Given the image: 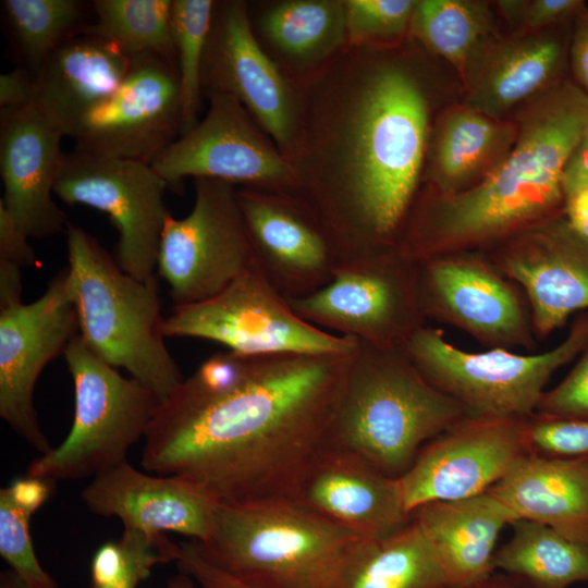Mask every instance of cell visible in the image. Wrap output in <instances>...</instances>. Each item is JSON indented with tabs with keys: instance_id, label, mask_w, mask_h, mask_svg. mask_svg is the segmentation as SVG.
<instances>
[{
	"instance_id": "6da1fadb",
	"label": "cell",
	"mask_w": 588,
	"mask_h": 588,
	"mask_svg": "<svg viewBox=\"0 0 588 588\" xmlns=\"http://www.w3.org/2000/svg\"><path fill=\"white\" fill-rule=\"evenodd\" d=\"M346 45L296 84L301 113L287 158L295 193L341 261L399 247L417 197L428 101L405 64Z\"/></svg>"
},
{
	"instance_id": "74e56055",
	"label": "cell",
	"mask_w": 588,
	"mask_h": 588,
	"mask_svg": "<svg viewBox=\"0 0 588 588\" xmlns=\"http://www.w3.org/2000/svg\"><path fill=\"white\" fill-rule=\"evenodd\" d=\"M119 541L126 556L124 571L114 580L90 585V588H137L157 564L175 562L180 553V544L169 540L164 534L148 535L124 527Z\"/></svg>"
},
{
	"instance_id": "5b68a950",
	"label": "cell",
	"mask_w": 588,
	"mask_h": 588,
	"mask_svg": "<svg viewBox=\"0 0 588 588\" xmlns=\"http://www.w3.org/2000/svg\"><path fill=\"white\" fill-rule=\"evenodd\" d=\"M78 333L109 365L124 368L162 403L184 380L164 343L157 277L126 273L82 228L65 229Z\"/></svg>"
},
{
	"instance_id": "db71d44e",
	"label": "cell",
	"mask_w": 588,
	"mask_h": 588,
	"mask_svg": "<svg viewBox=\"0 0 588 588\" xmlns=\"http://www.w3.org/2000/svg\"><path fill=\"white\" fill-rule=\"evenodd\" d=\"M583 467L588 471V456L577 457Z\"/></svg>"
},
{
	"instance_id": "7c38bea8",
	"label": "cell",
	"mask_w": 588,
	"mask_h": 588,
	"mask_svg": "<svg viewBox=\"0 0 588 588\" xmlns=\"http://www.w3.org/2000/svg\"><path fill=\"white\" fill-rule=\"evenodd\" d=\"M164 180L150 164L65 154L54 195L68 205L105 212L119 233L115 261L138 280L156 277L167 218Z\"/></svg>"
},
{
	"instance_id": "1f68e13d",
	"label": "cell",
	"mask_w": 588,
	"mask_h": 588,
	"mask_svg": "<svg viewBox=\"0 0 588 588\" xmlns=\"http://www.w3.org/2000/svg\"><path fill=\"white\" fill-rule=\"evenodd\" d=\"M411 29L428 49L446 59L468 77L486 52L491 15L480 2L417 1Z\"/></svg>"
},
{
	"instance_id": "816d5d0a",
	"label": "cell",
	"mask_w": 588,
	"mask_h": 588,
	"mask_svg": "<svg viewBox=\"0 0 588 588\" xmlns=\"http://www.w3.org/2000/svg\"><path fill=\"white\" fill-rule=\"evenodd\" d=\"M0 588H29L14 572H2Z\"/></svg>"
},
{
	"instance_id": "d590c367",
	"label": "cell",
	"mask_w": 588,
	"mask_h": 588,
	"mask_svg": "<svg viewBox=\"0 0 588 588\" xmlns=\"http://www.w3.org/2000/svg\"><path fill=\"white\" fill-rule=\"evenodd\" d=\"M417 1L346 0L347 44L379 46L399 39L411 26Z\"/></svg>"
},
{
	"instance_id": "e0dca14e",
	"label": "cell",
	"mask_w": 588,
	"mask_h": 588,
	"mask_svg": "<svg viewBox=\"0 0 588 588\" xmlns=\"http://www.w3.org/2000/svg\"><path fill=\"white\" fill-rule=\"evenodd\" d=\"M233 95L287 159L301 113L299 90L257 39L244 1L216 4L203 91Z\"/></svg>"
},
{
	"instance_id": "44dd1931",
	"label": "cell",
	"mask_w": 588,
	"mask_h": 588,
	"mask_svg": "<svg viewBox=\"0 0 588 588\" xmlns=\"http://www.w3.org/2000/svg\"><path fill=\"white\" fill-rule=\"evenodd\" d=\"M82 499L91 513L119 517L126 528L148 535L176 532L199 543L210 539L220 505L189 480L148 475L127 461L93 477Z\"/></svg>"
},
{
	"instance_id": "d4e9b609",
	"label": "cell",
	"mask_w": 588,
	"mask_h": 588,
	"mask_svg": "<svg viewBox=\"0 0 588 588\" xmlns=\"http://www.w3.org/2000/svg\"><path fill=\"white\" fill-rule=\"evenodd\" d=\"M431 546L450 588H463L495 572L501 531L517 517L490 492L424 504L411 514Z\"/></svg>"
},
{
	"instance_id": "52a82bcc",
	"label": "cell",
	"mask_w": 588,
	"mask_h": 588,
	"mask_svg": "<svg viewBox=\"0 0 588 588\" xmlns=\"http://www.w3.org/2000/svg\"><path fill=\"white\" fill-rule=\"evenodd\" d=\"M587 344L585 313L559 344L540 353L465 351L448 341L443 330L428 324L411 336L403 351L424 378L458 403L468 416L529 418L554 372Z\"/></svg>"
},
{
	"instance_id": "277c9868",
	"label": "cell",
	"mask_w": 588,
	"mask_h": 588,
	"mask_svg": "<svg viewBox=\"0 0 588 588\" xmlns=\"http://www.w3.org/2000/svg\"><path fill=\"white\" fill-rule=\"evenodd\" d=\"M357 342L327 446L399 479L429 441L468 415L424 378L403 348Z\"/></svg>"
},
{
	"instance_id": "cb8c5ba5",
	"label": "cell",
	"mask_w": 588,
	"mask_h": 588,
	"mask_svg": "<svg viewBox=\"0 0 588 588\" xmlns=\"http://www.w3.org/2000/svg\"><path fill=\"white\" fill-rule=\"evenodd\" d=\"M131 62L115 44L83 30L57 48L34 74L32 108L74 139L85 120L119 89Z\"/></svg>"
},
{
	"instance_id": "ba28073f",
	"label": "cell",
	"mask_w": 588,
	"mask_h": 588,
	"mask_svg": "<svg viewBox=\"0 0 588 588\" xmlns=\"http://www.w3.org/2000/svg\"><path fill=\"white\" fill-rule=\"evenodd\" d=\"M64 357L74 384L72 427L59 446L30 462L26 474L52 481L95 477L126 462L160 404L142 382L94 353L79 333Z\"/></svg>"
},
{
	"instance_id": "f35d334b",
	"label": "cell",
	"mask_w": 588,
	"mask_h": 588,
	"mask_svg": "<svg viewBox=\"0 0 588 588\" xmlns=\"http://www.w3.org/2000/svg\"><path fill=\"white\" fill-rule=\"evenodd\" d=\"M530 453L564 458L588 456V419L529 417Z\"/></svg>"
},
{
	"instance_id": "4316f807",
	"label": "cell",
	"mask_w": 588,
	"mask_h": 588,
	"mask_svg": "<svg viewBox=\"0 0 588 588\" xmlns=\"http://www.w3.org/2000/svg\"><path fill=\"white\" fill-rule=\"evenodd\" d=\"M562 60L560 41L548 35L497 45L468 76L465 106L502 120L511 108L551 87Z\"/></svg>"
},
{
	"instance_id": "3957f363",
	"label": "cell",
	"mask_w": 588,
	"mask_h": 588,
	"mask_svg": "<svg viewBox=\"0 0 588 588\" xmlns=\"http://www.w3.org/2000/svg\"><path fill=\"white\" fill-rule=\"evenodd\" d=\"M588 132V93L554 83L523 111L511 150L480 182L451 196H417L401 246L414 261L486 254L563 215V175Z\"/></svg>"
},
{
	"instance_id": "7bdbcfd3",
	"label": "cell",
	"mask_w": 588,
	"mask_h": 588,
	"mask_svg": "<svg viewBox=\"0 0 588 588\" xmlns=\"http://www.w3.org/2000/svg\"><path fill=\"white\" fill-rule=\"evenodd\" d=\"M580 0H535L523 2L522 20L527 29H540L584 11Z\"/></svg>"
},
{
	"instance_id": "ffe728a7",
	"label": "cell",
	"mask_w": 588,
	"mask_h": 588,
	"mask_svg": "<svg viewBox=\"0 0 588 588\" xmlns=\"http://www.w3.org/2000/svg\"><path fill=\"white\" fill-rule=\"evenodd\" d=\"M483 255L522 289L538 341L588 310V242L563 215Z\"/></svg>"
},
{
	"instance_id": "30bf717a",
	"label": "cell",
	"mask_w": 588,
	"mask_h": 588,
	"mask_svg": "<svg viewBox=\"0 0 588 588\" xmlns=\"http://www.w3.org/2000/svg\"><path fill=\"white\" fill-rule=\"evenodd\" d=\"M287 301L305 321L381 348H403L427 324L418 264L399 247L341 261L324 286Z\"/></svg>"
},
{
	"instance_id": "836d02e7",
	"label": "cell",
	"mask_w": 588,
	"mask_h": 588,
	"mask_svg": "<svg viewBox=\"0 0 588 588\" xmlns=\"http://www.w3.org/2000/svg\"><path fill=\"white\" fill-rule=\"evenodd\" d=\"M95 22L85 32L134 57L154 53L175 65L171 34L172 0H95Z\"/></svg>"
},
{
	"instance_id": "ab89813d",
	"label": "cell",
	"mask_w": 588,
	"mask_h": 588,
	"mask_svg": "<svg viewBox=\"0 0 588 588\" xmlns=\"http://www.w3.org/2000/svg\"><path fill=\"white\" fill-rule=\"evenodd\" d=\"M535 415L549 419H588V344L567 376L543 393Z\"/></svg>"
},
{
	"instance_id": "9c48e42d",
	"label": "cell",
	"mask_w": 588,
	"mask_h": 588,
	"mask_svg": "<svg viewBox=\"0 0 588 588\" xmlns=\"http://www.w3.org/2000/svg\"><path fill=\"white\" fill-rule=\"evenodd\" d=\"M163 333L215 341L248 356L350 355L358 344L296 315L256 260L215 296L174 306L164 318Z\"/></svg>"
},
{
	"instance_id": "2e32d148",
	"label": "cell",
	"mask_w": 588,
	"mask_h": 588,
	"mask_svg": "<svg viewBox=\"0 0 588 588\" xmlns=\"http://www.w3.org/2000/svg\"><path fill=\"white\" fill-rule=\"evenodd\" d=\"M78 333L68 268L36 301L0 307V416L40 454L51 446L37 420L36 381Z\"/></svg>"
},
{
	"instance_id": "d6a6232c",
	"label": "cell",
	"mask_w": 588,
	"mask_h": 588,
	"mask_svg": "<svg viewBox=\"0 0 588 588\" xmlns=\"http://www.w3.org/2000/svg\"><path fill=\"white\" fill-rule=\"evenodd\" d=\"M1 7L22 66L33 76L57 48L88 25L86 3L78 0H3Z\"/></svg>"
},
{
	"instance_id": "681fc988",
	"label": "cell",
	"mask_w": 588,
	"mask_h": 588,
	"mask_svg": "<svg viewBox=\"0 0 588 588\" xmlns=\"http://www.w3.org/2000/svg\"><path fill=\"white\" fill-rule=\"evenodd\" d=\"M563 216L569 226L588 242V187L564 195Z\"/></svg>"
},
{
	"instance_id": "e575fe53",
	"label": "cell",
	"mask_w": 588,
	"mask_h": 588,
	"mask_svg": "<svg viewBox=\"0 0 588 588\" xmlns=\"http://www.w3.org/2000/svg\"><path fill=\"white\" fill-rule=\"evenodd\" d=\"M216 1L172 0L171 34L182 97L181 135L198 122L203 72Z\"/></svg>"
},
{
	"instance_id": "484cf974",
	"label": "cell",
	"mask_w": 588,
	"mask_h": 588,
	"mask_svg": "<svg viewBox=\"0 0 588 588\" xmlns=\"http://www.w3.org/2000/svg\"><path fill=\"white\" fill-rule=\"evenodd\" d=\"M488 492L517 519L588 546V471L577 458L528 453Z\"/></svg>"
},
{
	"instance_id": "4fadbf2b",
	"label": "cell",
	"mask_w": 588,
	"mask_h": 588,
	"mask_svg": "<svg viewBox=\"0 0 588 588\" xmlns=\"http://www.w3.org/2000/svg\"><path fill=\"white\" fill-rule=\"evenodd\" d=\"M204 119L182 134L152 163L168 186L186 177L213 179L245 188L295 193L287 159L231 94L206 91Z\"/></svg>"
},
{
	"instance_id": "8fae6325",
	"label": "cell",
	"mask_w": 588,
	"mask_h": 588,
	"mask_svg": "<svg viewBox=\"0 0 588 588\" xmlns=\"http://www.w3.org/2000/svg\"><path fill=\"white\" fill-rule=\"evenodd\" d=\"M194 188L192 210L167 218L159 245L157 273L174 306L215 296L255 261L234 185L195 179Z\"/></svg>"
},
{
	"instance_id": "83f0119b",
	"label": "cell",
	"mask_w": 588,
	"mask_h": 588,
	"mask_svg": "<svg viewBox=\"0 0 588 588\" xmlns=\"http://www.w3.org/2000/svg\"><path fill=\"white\" fill-rule=\"evenodd\" d=\"M517 125L467 106L450 111L439 128L427 192L451 196L480 182L513 147Z\"/></svg>"
},
{
	"instance_id": "7a4b0ae2",
	"label": "cell",
	"mask_w": 588,
	"mask_h": 588,
	"mask_svg": "<svg viewBox=\"0 0 588 588\" xmlns=\"http://www.w3.org/2000/svg\"><path fill=\"white\" fill-rule=\"evenodd\" d=\"M352 354L255 356L223 394L176 389L148 427L142 467L189 480L220 503L292 501L327 448Z\"/></svg>"
},
{
	"instance_id": "f546056e",
	"label": "cell",
	"mask_w": 588,
	"mask_h": 588,
	"mask_svg": "<svg viewBox=\"0 0 588 588\" xmlns=\"http://www.w3.org/2000/svg\"><path fill=\"white\" fill-rule=\"evenodd\" d=\"M258 27L285 62L295 68L313 66L314 73L347 45L344 1L277 2L262 11Z\"/></svg>"
},
{
	"instance_id": "bcb514c9",
	"label": "cell",
	"mask_w": 588,
	"mask_h": 588,
	"mask_svg": "<svg viewBox=\"0 0 588 588\" xmlns=\"http://www.w3.org/2000/svg\"><path fill=\"white\" fill-rule=\"evenodd\" d=\"M126 564L124 549L120 541H108L95 552L91 565V585H103L114 580Z\"/></svg>"
},
{
	"instance_id": "ac0fdd59",
	"label": "cell",
	"mask_w": 588,
	"mask_h": 588,
	"mask_svg": "<svg viewBox=\"0 0 588 588\" xmlns=\"http://www.w3.org/2000/svg\"><path fill=\"white\" fill-rule=\"evenodd\" d=\"M182 97L176 66L154 53L132 57L119 89L74 137V151L150 164L180 136Z\"/></svg>"
},
{
	"instance_id": "f1b7e54d",
	"label": "cell",
	"mask_w": 588,
	"mask_h": 588,
	"mask_svg": "<svg viewBox=\"0 0 588 588\" xmlns=\"http://www.w3.org/2000/svg\"><path fill=\"white\" fill-rule=\"evenodd\" d=\"M329 588H450L441 565L412 518L394 532L360 539Z\"/></svg>"
},
{
	"instance_id": "f6af8a7d",
	"label": "cell",
	"mask_w": 588,
	"mask_h": 588,
	"mask_svg": "<svg viewBox=\"0 0 588 588\" xmlns=\"http://www.w3.org/2000/svg\"><path fill=\"white\" fill-rule=\"evenodd\" d=\"M54 482L26 475L14 479L5 488L13 502L24 512L33 515L51 495Z\"/></svg>"
},
{
	"instance_id": "f5cc1de1",
	"label": "cell",
	"mask_w": 588,
	"mask_h": 588,
	"mask_svg": "<svg viewBox=\"0 0 588 588\" xmlns=\"http://www.w3.org/2000/svg\"><path fill=\"white\" fill-rule=\"evenodd\" d=\"M166 588H198L194 579L185 573L180 572L173 576Z\"/></svg>"
},
{
	"instance_id": "4dcf8cb0",
	"label": "cell",
	"mask_w": 588,
	"mask_h": 588,
	"mask_svg": "<svg viewBox=\"0 0 588 588\" xmlns=\"http://www.w3.org/2000/svg\"><path fill=\"white\" fill-rule=\"evenodd\" d=\"M510 539L497 549L493 567L530 588H567L588 583V546L526 519L512 525Z\"/></svg>"
},
{
	"instance_id": "ee69618b",
	"label": "cell",
	"mask_w": 588,
	"mask_h": 588,
	"mask_svg": "<svg viewBox=\"0 0 588 588\" xmlns=\"http://www.w3.org/2000/svg\"><path fill=\"white\" fill-rule=\"evenodd\" d=\"M34 76L22 65L0 75V109L32 107Z\"/></svg>"
},
{
	"instance_id": "7dc6e473",
	"label": "cell",
	"mask_w": 588,
	"mask_h": 588,
	"mask_svg": "<svg viewBox=\"0 0 588 588\" xmlns=\"http://www.w3.org/2000/svg\"><path fill=\"white\" fill-rule=\"evenodd\" d=\"M571 57L578 86L588 93V11L577 15Z\"/></svg>"
},
{
	"instance_id": "5bb4252c",
	"label": "cell",
	"mask_w": 588,
	"mask_h": 588,
	"mask_svg": "<svg viewBox=\"0 0 588 588\" xmlns=\"http://www.w3.org/2000/svg\"><path fill=\"white\" fill-rule=\"evenodd\" d=\"M417 264L427 320L454 327L488 348L537 350L526 296L487 256L465 253Z\"/></svg>"
},
{
	"instance_id": "f907efd6",
	"label": "cell",
	"mask_w": 588,
	"mask_h": 588,
	"mask_svg": "<svg viewBox=\"0 0 588 588\" xmlns=\"http://www.w3.org/2000/svg\"><path fill=\"white\" fill-rule=\"evenodd\" d=\"M463 588H530L515 578L495 572Z\"/></svg>"
},
{
	"instance_id": "c3c4849f",
	"label": "cell",
	"mask_w": 588,
	"mask_h": 588,
	"mask_svg": "<svg viewBox=\"0 0 588 588\" xmlns=\"http://www.w3.org/2000/svg\"><path fill=\"white\" fill-rule=\"evenodd\" d=\"M588 187V132L569 157L563 175L564 195Z\"/></svg>"
},
{
	"instance_id": "60d3db41",
	"label": "cell",
	"mask_w": 588,
	"mask_h": 588,
	"mask_svg": "<svg viewBox=\"0 0 588 588\" xmlns=\"http://www.w3.org/2000/svg\"><path fill=\"white\" fill-rule=\"evenodd\" d=\"M175 563L179 572L191 576L198 588H254L211 564L194 540L180 543Z\"/></svg>"
},
{
	"instance_id": "9a60e30c",
	"label": "cell",
	"mask_w": 588,
	"mask_h": 588,
	"mask_svg": "<svg viewBox=\"0 0 588 588\" xmlns=\"http://www.w3.org/2000/svg\"><path fill=\"white\" fill-rule=\"evenodd\" d=\"M528 421L467 416L429 441L399 478L406 512L488 492L530 453Z\"/></svg>"
},
{
	"instance_id": "b9f144b4",
	"label": "cell",
	"mask_w": 588,
	"mask_h": 588,
	"mask_svg": "<svg viewBox=\"0 0 588 588\" xmlns=\"http://www.w3.org/2000/svg\"><path fill=\"white\" fill-rule=\"evenodd\" d=\"M29 236L0 204V265L23 269L37 264Z\"/></svg>"
},
{
	"instance_id": "603a6c76",
	"label": "cell",
	"mask_w": 588,
	"mask_h": 588,
	"mask_svg": "<svg viewBox=\"0 0 588 588\" xmlns=\"http://www.w3.org/2000/svg\"><path fill=\"white\" fill-rule=\"evenodd\" d=\"M292 501L362 539L388 536L411 519L399 479L330 446L310 466Z\"/></svg>"
},
{
	"instance_id": "7402d4cb",
	"label": "cell",
	"mask_w": 588,
	"mask_h": 588,
	"mask_svg": "<svg viewBox=\"0 0 588 588\" xmlns=\"http://www.w3.org/2000/svg\"><path fill=\"white\" fill-rule=\"evenodd\" d=\"M63 137L32 107L0 109V204L33 238L53 236L69 223L52 197L65 156Z\"/></svg>"
},
{
	"instance_id": "8d00e7d4",
	"label": "cell",
	"mask_w": 588,
	"mask_h": 588,
	"mask_svg": "<svg viewBox=\"0 0 588 588\" xmlns=\"http://www.w3.org/2000/svg\"><path fill=\"white\" fill-rule=\"evenodd\" d=\"M32 515L20 509L5 487L0 489V555L29 588H59L40 565L32 541Z\"/></svg>"
},
{
	"instance_id": "d6986e66",
	"label": "cell",
	"mask_w": 588,
	"mask_h": 588,
	"mask_svg": "<svg viewBox=\"0 0 588 588\" xmlns=\"http://www.w3.org/2000/svg\"><path fill=\"white\" fill-rule=\"evenodd\" d=\"M237 200L255 260L286 299L308 296L331 280L340 256L304 200L245 187L237 189Z\"/></svg>"
},
{
	"instance_id": "8992f818",
	"label": "cell",
	"mask_w": 588,
	"mask_h": 588,
	"mask_svg": "<svg viewBox=\"0 0 588 588\" xmlns=\"http://www.w3.org/2000/svg\"><path fill=\"white\" fill-rule=\"evenodd\" d=\"M357 535L291 500L220 503L197 548L254 588H329Z\"/></svg>"
}]
</instances>
